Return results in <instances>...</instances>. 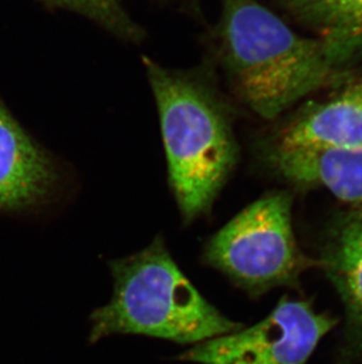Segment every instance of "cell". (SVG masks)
I'll return each instance as SVG.
<instances>
[{
  "mask_svg": "<svg viewBox=\"0 0 362 364\" xmlns=\"http://www.w3.org/2000/svg\"><path fill=\"white\" fill-rule=\"evenodd\" d=\"M216 38L238 96L265 119L340 80L362 57L358 45L297 35L258 0H222Z\"/></svg>",
  "mask_w": 362,
  "mask_h": 364,
  "instance_id": "cell-1",
  "label": "cell"
},
{
  "mask_svg": "<svg viewBox=\"0 0 362 364\" xmlns=\"http://www.w3.org/2000/svg\"><path fill=\"white\" fill-rule=\"evenodd\" d=\"M157 103L172 191L186 223L209 213L236 164L229 109L205 70L143 58Z\"/></svg>",
  "mask_w": 362,
  "mask_h": 364,
  "instance_id": "cell-2",
  "label": "cell"
},
{
  "mask_svg": "<svg viewBox=\"0 0 362 364\" xmlns=\"http://www.w3.org/2000/svg\"><path fill=\"white\" fill-rule=\"evenodd\" d=\"M113 295L91 315L89 341L144 335L199 344L240 329L222 315L181 272L164 240L111 263Z\"/></svg>",
  "mask_w": 362,
  "mask_h": 364,
  "instance_id": "cell-3",
  "label": "cell"
},
{
  "mask_svg": "<svg viewBox=\"0 0 362 364\" xmlns=\"http://www.w3.org/2000/svg\"><path fill=\"white\" fill-rule=\"evenodd\" d=\"M204 259L253 295L293 285L309 262L294 237L287 193L245 208L206 244Z\"/></svg>",
  "mask_w": 362,
  "mask_h": 364,
  "instance_id": "cell-4",
  "label": "cell"
},
{
  "mask_svg": "<svg viewBox=\"0 0 362 364\" xmlns=\"http://www.w3.org/2000/svg\"><path fill=\"white\" fill-rule=\"evenodd\" d=\"M334 323L311 303L285 297L259 323L195 344L179 358L199 364H306Z\"/></svg>",
  "mask_w": 362,
  "mask_h": 364,
  "instance_id": "cell-5",
  "label": "cell"
},
{
  "mask_svg": "<svg viewBox=\"0 0 362 364\" xmlns=\"http://www.w3.org/2000/svg\"><path fill=\"white\" fill-rule=\"evenodd\" d=\"M58 164L0 100V211L38 205L60 183Z\"/></svg>",
  "mask_w": 362,
  "mask_h": 364,
  "instance_id": "cell-6",
  "label": "cell"
},
{
  "mask_svg": "<svg viewBox=\"0 0 362 364\" xmlns=\"http://www.w3.org/2000/svg\"><path fill=\"white\" fill-rule=\"evenodd\" d=\"M270 161L292 182L325 188L362 213V149L287 150L274 146Z\"/></svg>",
  "mask_w": 362,
  "mask_h": 364,
  "instance_id": "cell-7",
  "label": "cell"
},
{
  "mask_svg": "<svg viewBox=\"0 0 362 364\" xmlns=\"http://www.w3.org/2000/svg\"><path fill=\"white\" fill-rule=\"evenodd\" d=\"M275 148L362 149V104L349 87L335 100L308 107L281 131Z\"/></svg>",
  "mask_w": 362,
  "mask_h": 364,
  "instance_id": "cell-8",
  "label": "cell"
},
{
  "mask_svg": "<svg viewBox=\"0 0 362 364\" xmlns=\"http://www.w3.org/2000/svg\"><path fill=\"white\" fill-rule=\"evenodd\" d=\"M322 265L362 333V213L344 220L326 245Z\"/></svg>",
  "mask_w": 362,
  "mask_h": 364,
  "instance_id": "cell-9",
  "label": "cell"
},
{
  "mask_svg": "<svg viewBox=\"0 0 362 364\" xmlns=\"http://www.w3.org/2000/svg\"><path fill=\"white\" fill-rule=\"evenodd\" d=\"M301 24L322 38L362 48V0H277Z\"/></svg>",
  "mask_w": 362,
  "mask_h": 364,
  "instance_id": "cell-10",
  "label": "cell"
},
{
  "mask_svg": "<svg viewBox=\"0 0 362 364\" xmlns=\"http://www.w3.org/2000/svg\"><path fill=\"white\" fill-rule=\"evenodd\" d=\"M48 6L71 11L89 18L124 41H138L143 30L131 19L119 0H41Z\"/></svg>",
  "mask_w": 362,
  "mask_h": 364,
  "instance_id": "cell-11",
  "label": "cell"
},
{
  "mask_svg": "<svg viewBox=\"0 0 362 364\" xmlns=\"http://www.w3.org/2000/svg\"><path fill=\"white\" fill-rule=\"evenodd\" d=\"M349 89L352 90V92L358 97V100L362 104V80L354 84V85L349 86Z\"/></svg>",
  "mask_w": 362,
  "mask_h": 364,
  "instance_id": "cell-12",
  "label": "cell"
}]
</instances>
